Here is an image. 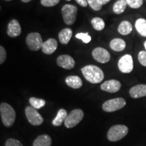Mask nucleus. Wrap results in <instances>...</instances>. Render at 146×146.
I'll return each mask as SVG.
<instances>
[{
	"label": "nucleus",
	"mask_w": 146,
	"mask_h": 146,
	"mask_svg": "<svg viewBox=\"0 0 146 146\" xmlns=\"http://www.w3.org/2000/svg\"><path fill=\"white\" fill-rule=\"evenodd\" d=\"M84 77L91 83H100L104 78V74L101 68L95 65H87L81 69Z\"/></svg>",
	"instance_id": "1"
},
{
	"label": "nucleus",
	"mask_w": 146,
	"mask_h": 146,
	"mask_svg": "<svg viewBox=\"0 0 146 146\" xmlns=\"http://www.w3.org/2000/svg\"><path fill=\"white\" fill-rule=\"evenodd\" d=\"M0 114L2 123L5 127H10L14 125L16 120V112L10 104L2 102L0 105Z\"/></svg>",
	"instance_id": "2"
},
{
	"label": "nucleus",
	"mask_w": 146,
	"mask_h": 146,
	"mask_svg": "<svg viewBox=\"0 0 146 146\" xmlns=\"http://www.w3.org/2000/svg\"><path fill=\"white\" fill-rule=\"evenodd\" d=\"M129 129L123 125L112 126L107 133V138L110 141H118L125 137L128 134Z\"/></svg>",
	"instance_id": "3"
},
{
	"label": "nucleus",
	"mask_w": 146,
	"mask_h": 146,
	"mask_svg": "<svg viewBox=\"0 0 146 146\" xmlns=\"http://www.w3.org/2000/svg\"><path fill=\"white\" fill-rule=\"evenodd\" d=\"M78 9L75 5L66 4L62 8V14L64 22L68 25H72L75 23Z\"/></svg>",
	"instance_id": "4"
},
{
	"label": "nucleus",
	"mask_w": 146,
	"mask_h": 146,
	"mask_svg": "<svg viewBox=\"0 0 146 146\" xmlns=\"http://www.w3.org/2000/svg\"><path fill=\"white\" fill-rule=\"evenodd\" d=\"M84 117V112L81 109H75L69 113L64 121L65 127L68 129L74 127Z\"/></svg>",
	"instance_id": "5"
},
{
	"label": "nucleus",
	"mask_w": 146,
	"mask_h": 146,
	"mask_svg": "<svg viewBox=\"0 0 146 146\" xmlns=\"http://www.w3.org/2000/svg\"><path fill=\"white\" fill-rule=\"evenodd\" d=\"M126 101L122 98H114L105 102L102 105V109L106 112H113L125 106Z\"/></svg>",
	"instance_id": "6"
},
{
	"label": "nucleus",
	"mask_w": 146,
	"mask_h": 146,
	"mask_svg": "<svg viewBox=\"0 0 146 146\" xmlns=\"http://www.w3.org/2000/svg\"><path fill=\"white\" fill-rule=\"evenodd\" d=\"M26 43L29 50L38 51L42 48L43 41L39 33H31L26 38Z\"/></svg>",
	"instance_id": "7"
},
{
	"label": "nucleus",
	"mask_w": 146,
	"mask_h": 146,
	"mask_svg": "<svg viewBox=\"0 0 146 146\" xmlns=\"http://www.w3.org/2000/svg\"><path fill=\"white\" fill-rule=\"evenodd\" d=\"M25 114L28 121L32 125L39 126L43 123V118L33 107L27 106L25 108Z\"/></svg>",
	"instance_id": "8"
},
{
	"label": "nucleus",
	"mask_w": 146,
	"mask_h": 146,
	"mask_svg": "<svg viewBox=\"0 0 146 146\" xmlns=\"http://www.w3.org/2000/svg\"><path fill=\"white\" fill-rule=\"evenodd\" d=\"M133 66H134L133 60L131 55H124L118 60V67L121 72L125 73V74L130 73L133 70Z\"/></svg>",
	"instance_id": "9"
},
{
	"label": "nucleus",
	"mask_w": 146,
	"mask_h": 146,
	"mask_svg": "<svg viewBox=\"0 0 146 146\" xmlns=\"http://www.w3.org/2000/svg\"><path fill=\"white\" fill-rule=\"evenodd\" d=\"M92 56L98 62L105 64L108 62L110 60V54L103 47H96L92 52Z\"/></svg>",
	"instance_id": "10"
},
{
	"label": "nucleus",
	"mask_w": 146,
	"mask_h": 146,
	"mask_svg": "<svg viewBox=\"0 0 146 146\" xmlns=\"http://www.w3.org/2000/svg\"><path fill=\"white\" fill-rule=\"evenodd\" d=\"M56 62L60 67L67 69V70H70L73 68L75 65L74 60L69 55H61L58 56Z\"/></svg>",
	"instance_id": "11"
},
{
	"label": "nucleus",
	"mask_w": 146,
	"mask_h": 146,
	"mask_svg": "<svg viewBox=\"0 0 146 146\" xmlns=\"http://www.w3.org/2000/svg\"><path fill=\"white\" fill-rule=\"evenodd\" d=\"M102 91L109 93H116L121 88V83L115 79H111L105 81L100 86Z\"/></svg>",
	"instance_id": "12"
},
{
	"label": "nucleus",
	"mask_w": 146,
	"mask_h": 146,
	"mask_svg": "<svg viewBox=\"0 0 146 146\" xmlns=\"http://www.w3.org/2000/svg\"><path fill=\"white\" fill-rule=\"evenodd\" d=\"M21 27L18 21L16 19L12 20L8 25L7 34L10 37H16L21 34Z\"/></svg>",
	"instance_id": "13"
},
{
	"label": "nucleus",
	"mask_w": 146,
	"mask_h": 146,
	"mask_svg": "<svg viewBox=\"0 0 146 146\" xmlns=\"http://www.w3.org/2000/svg\"><path fill=\"white\" fill-rule=\"evenodd\" d=\"M129 95L131 98L135 99L146 97V85L139 84L133 86L129 90Z\"/></svg>",
	"instance_id": "14"
},
{
	"label": "nucleus",
	"mask_w": 146,
	"mask_h": 146,
	"mask_svg": "<svg viewBox=\"0 0 146 146\" xmlns=\"http://www.w3.org/2000/svg\"><path fill=\"white\" fill-rule=\"evenodd\" d=\"M58 47V42L55 39L50 38L47 41L43 42V46H42V52L45 54L50 55L54 53Z\"/></svg>",
	"instance_id": "15"
},
{
	"label": "nucleus",
	"mask_w": 146,
	"mask_h": 146,
	"mask_svg": "<svg viewBox=\"0 0 146 146\" xmlns=\"http://www.w3.org/2000/svg\"><path fill=\"white\" fill-rule=\"evenodd\" d=\"M66 83L68 87L72 89H79L83 85V81L78 76H69L65 79Z\"/></svg>",
	"instance_id": "16"
},
{
	"label": "nucleus",
	"mask_w": 146,
	"mask_h": 146,
	"mask_svg": "<svg viewBox=\"0 0 146 146\" xmlns=\"http://www.w3.org/2000/svg\"><path fill=\"white\" fill-rule=\"evenodd\" d=\"M72 36V31L71 29L66 28L61 31L58 34V38L62 44L66 45L70 41Z\"/></svg>",
	"instance_id": "17"
},
{
	"label": "nucleus",
	"mask_w": 146,
	"mask_h": 146,
	"mask_svg": "<svg viewBox=\"0 0 146 146\" xmlns=\"http://www.w3.org/2000/svg\"><path fill=\"white\" fill-rule=\"evenodd\" d=\"M52 138L48 135H41L35 139L33 146H51Z\"/></svg>",
	"instance_id": "18"
},
{
	"label": "nucleus",
	"mask_w": 146,
	"mask_h": 146,
	"mask_svg": "<svg viewBox=\"0 0 146 146\" xmlns=\"http://www.w3.org/2000/svg\"><path fill=\"white\" fill-rule=\"evenodd\" d=\"M110 47L115 52H122L125 49L126 43L123 39H120V38H116L110 41Z\"/></svg>",
	"instance_id": "19"
},
{
	"label": "nucleus",
	"mask_w": 146,
	"mask_h": 146,
	"mask_svg": "<svg viewBox=\"0 0 146 146\" xmlns=\"http://www.w3.org/2000/svg\"><path fill=\"white\" fill-rule=\"evenodd\" d=\"M67 116L68 114H67L66 110L64 109H60L58 111L57 116L52 120V125L56 127H60L62 125V124L64 123Z\"/></svg>",
	"instance_id": "20"
},
{
	"label": "nucleus",
	"mask_w": 146,
	"mask_h": 146,
	"mask_svg": "<svg viewBox=\"0 0 146 146\" xmlns=\"http://www.w3.org/2000/svg\"><path fill=\"white\" fill-rule=\"evenodd\" d=\"M133 27L130 22L124 21L120 24L118 27V31L123 35H127L132 32Z\"/></svg>",
	"instance_id": "21"
},
{
	"label": "nucleus",
	"mask_w": 146,
	"mask_h": 146,
	"mask_svg": "<svg viewBox=\"0 0 146 146\" xmlns=\"http://www.w3.org/2000/svg\"><path fill=\"white\" fill-rule=\"evenodd\" d=\"M135 28L138 33L142 36L146 37V20L139 18L135 22Z\"/></svg>",
	"instance_id": "22"
},
{
	"label": "nucleus",
	"mask_w": 146,
	"mask_h": 146,
	"mask_svg": "<svg viewBox=\"0 0 146 146\" xmlns=\"http://www.w3.org/2000/svg\"><path fill=\"white\" fill-rule=\"evenodd\" d=\"M127 3L125 0H118L113 5V12L116 14H120L125 10Z\"/></svg>",
	"instance_id": "23"
},
{
	"label": "nucleus",
	"mask_w": 146,
	"mask_h": 146,
	"mask_svg": "<svg viewBox=\"0 0 146 146\" xmlns=\"http://www.w3.org/2000/svg\"><path fill=\"white\" fill-rule=\"evenodd\" d=\"M91 25L95 30L98 31L103 30L105 27V23L104 20L98 17L94 18L91 20Z\"/></svg>",
	"instance_id": "24"
},
{
	"label": "nucleus",
	"mask_w": 146,
	"mask_h": 146,
	"mask_svg": "<svg viewBox=\"0 0 146 146\" xmlns=\"http://www.w3.org/2000/svg\"><path fill=\"white\" fill-rule=\"evenodd\" d=\"M29 103L31 105L32 107H33L35 109H40L41 108H43L45 105L46 102L44 100L39 99V98H31L29 99Z\"/></svg>",
	"instance_id": "25"
},
{
	"label": "nucleus",
	"mask_w": 146,
	"mask_h": 146,
	"mask_svg": "<svg viewBox=\"0 0 146 146\" xmlns=\"http://www.w3.org/2000/svg\"><path fill=\"white\" fill-rule=\"evenodd\" d=\"M127 5L133 9H137L143 5V0H125Z\"/></svg>",
	"instance_id": "26"
},
{
	"label": "nucleus",
	"mask_w": 146,
	"mask_h": 146,
	"mask_svg": "<svg viewBox=\"0 0 146 146\" xmlns=\"http://www.w3.org/2000/svg\"><path fill=\"white\" fill-rule=\"evenodd\" d=\"M76 38L79 39L83 41V43H88L91 41V37L89 35L88 33H79L76 35Z\"/></svg>",
	"instance_id": "27"
},
{
	"label": "nucleus",
	"mask_w": 146,
	"mask_h": 146,
	"mask_svg": "<svg viewBox=\"0 0 146 146\" xmlns=\"http://www.w3.org/2000/svg\"><path fill=\"white\" fill-rule=\"evenodd\" d=\"M87 1L91 8L95 11H99L102 9V5H100L97 0H87Z\"/></svg>",
	"instance_id": "28"
},
{
	"label": "nucleus",
	"mask_w": 146,
	"mask_h": 146,
	"mask_svg": "<svg viewBox=\"0 0 146 146\" xmlns=\"http://www.w3.org/2000/svg\"><path fill=\"white\" fill-rule=\"evenodd\" d=\"M60 0H41L42 5L45 7H53L57 5Z\"/></svg>",
	"instance_id": "29"
},
{
	"label": "nucleus",
	"mask_w": 146,
	"mask_h": 146,
	"mask_svg": "<svg viewBox=\"0 0 146 146\" xmlns=\"http://www.w3.org/2000/svg\"><path fill=\"white\" fill-rule=\"evenodd\" d=\"M5 146H23L21 141H19L15 139H8L5 142Z\"/></svg>",
	"instance_id": "30"
},
{
	"label": "nucleus",
	"mask_w": 146,
	"mask_h": 146,
	"mask_svg": "<svg viewBox=\"0 0 146 146\" xmlns=\"http://www.w3.org/2000/svg\"><path fill=\"white\" fill-rule=\"evenodd\" d=\"M138 60L141 65L146 67V51H141L139 53Z\"/></svg>",
	"instance_id": "31"
},
{
	"label": "nucleus",
	"mask_w": 146,
	"mask_h": 146,
	"mask_svg": "<svg viewBox=\"0 0 146 146\" xmlns=\"http://www.w3.org/2000/svg\"><path fill=\"white\" fill-rule=\"evenodd\" d=\"M6 51L3 46H0V64H2L6 60Z\"/></svg>",
	"instance_id": "32"
},
{
	"label": "nucleus",
	"mask_w": 146,
	"mask_h": 146,
	"mask_svg": "<svg viewBox=\"0 0 146 146\" xmlns=\"http://www.w3.org/2000/svg\"><path fill=\"white\" fill-rule=\"evenodd\" d=\"M75 1L78 3V4L83 7H87V5H88L87 0H75Z\"/></svg>",
	"instance_id": "33"
},
{
	"label": "nucleus",
	"mask_w": 146,
	"mask_h": 146,
	"mask_svg": "<svg viewBox=\"0 0 146 146\" xmlns=\"http://www.w3.org/2000/svg\"><path fill=\"white\" fill-rule=\"evenodd\" d=\"M97 1H98V2L99 3L100 5H105V4H106V3H108L110 0H97Z\"/></svg>",
	"instance_id": "34"
},
{
	"label": "nucleus",
	"mask_w": 146,
	"mask_h": 146,
	"mask_svg": "<svg viewBox=\"0 0 146 146\" xmlns=\"http://www.w3.org/2000/svg\"><path fill=\"white\" fill-rule=\"evenodd\" d=\"M21 1L24 3H28V2H29V1H31V0H21Z\"/></svg>",
	"instance_id": "35"
},
{
	"label": "nucleus",
	"mask_w": 146,
	"mask_h": 146,
	"mask_svg": "<svg viewBox=\"0 0 146 146\" xmlns=\"http://www.w3.org/2000/svg\"><path fill=\"white\" fill-rule=\"evenodd\" d=\"M144 47H145V50H146V41L144 42Z\"/></svg>",
	"instance_id": "36"
},
{
	"label": "nucleus",
	"mask_w": 146,
	"mask_h": 146,
	"mask_svg": "<svg viewBox=\"0 0 146 146\" xmlns=\"http://www.w3.org/2000/svg\"><path fill=\"white\" fill-rule=\"evenodd\" d=\"M5 1H11V0H5Z\"/></svg>",
	"instance_id": "37"
},
{
	"label": "nucleus",
	"mask_w": 146,
	"mask_h": 146,
	"mask_svg": "<svg viewBox=\"0 0 146 146\" xmlns=\"http://www.w3.org/2000/svg\"><path fill=\"white\" fill-rule=\"evenodd\" d=\"M66 1H70V0H66Z\"/></svg>",
	"instance_id": "38"
}]
</instances>
